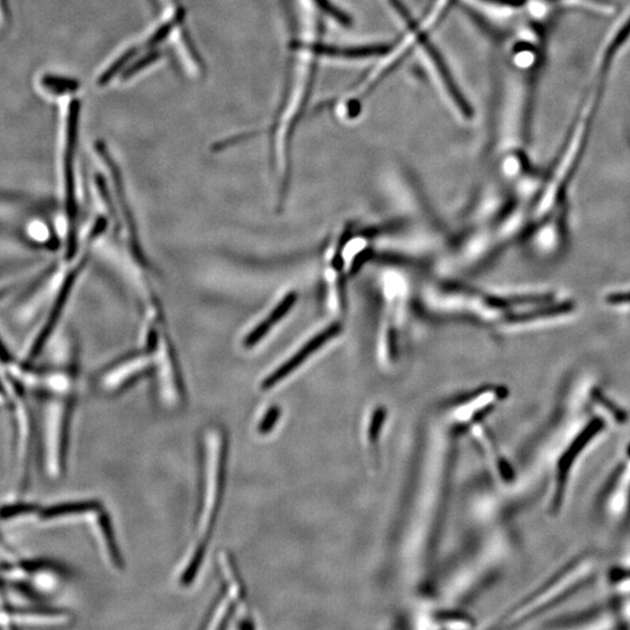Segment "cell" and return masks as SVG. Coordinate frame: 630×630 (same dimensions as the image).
<instances>
[{"label": "cell", "mask_w": 630, "mask_h": 630, "mask_svg": "<svg viewBox=\"0 0 630 630\" xmlns=\"http://www.w3.org/2000/svg\"><path fill=\"white\" fill-rule=\"evenodd\" d=\"M77 351L62 366L35 368L26 365L23 377L32 399L38 403L37 457L49 480L66 475L68 463L70 430L77 391Z\"/></svg>", "instance_id": "1"}, {"label": "cell", "mask_w": 630, "mask_h": 630, "mask_svg": "<svg viewBox=\"0 0 630 630\" xmlns=\"http://www.w3.org/2000/svg\"><path fill=\"white\" fill-rule=\"evenodd\" d=\"M201 454V487L194 526V541L185 566L180 573V585L183 587L193 584L197 579L220 514L228 457V439L225 430L220 426L206 429L203 432Z\"/></svg>", "instance_id": "2"}, {"label": "cell", "mask_w": 630, "mask_h": 630, "mask_svg": "<svg viewBox=\"0 0 630 630\" xmlns=\"http://www.w3.org/2000/svg\"><path fill=\"white\" fill-rule=\"evenodd\" d=\"M417 303L433 318L494 324L499 330L519 312L515 293L486 291L453 280H431L422 285Z\"/></svg>", "instance_id": "3"}, {"label": "cell", "mask_w": 630, "mask_h": 630, "mask_svg": "<svg viewBox=\"0 0 630 630\" xmlns=\"http://www.w3.org/2000/svg\"><path fill=\"white\" fill-rule=\"evenodd\" d=\"M0 387L9 404L12 438L19 495L31 487L34 459L37 457V421L33 399L23 378V363L15 359L0 339Z\"/></svg>", "instance_id": "4"}, {"label": "cell", "mask_w": 630, "mask_h": 630, "mask_svg": "<svg viewBox=\"0 0 630 630\" xmlns=\"http://www.w3.org/2000/svg\"><path fill=\"white\" fill-rule=\"evenodd\" d=\"M378 313L375 347L386 365L396 362L408 332L417 289L408 272L399 266H386L377 277Z\"/></svg>", "instance_id": "5"}, {"label": "cell", "mask_w": 630, "mask_h": 630, "mask_svg": "<svg viewBox=\"0 0 630 630\" xmlns=\"http://www.w3.org/2000/svg\"><path fill=\"white\" fill-rule=\"evenodd\" d=\"M343 331V320L328 318L304 340L296 351L288 356L287 361L278 366L277 369L264 378L262 382V389L269 391L280 385L301 367L306 365L312 358L338 342L342 338Z\"/></svg>", "instance_id": "6"}, {"label": "cell", "mask_w": 630, "mask_h": 630, "mask_svg": "<svg viewBox=\"0 0 630 630\" xmlns=\"http://www.w3.org/2000/svg\"><path fill=\"white\" fill-rule=\"evenodd\" d=\"M597 569V555H587L575 559L530 599L529 605L523 608V616L537 613V610L557 604L589 581Z\"/></svg>", "instance_id": "7"}, {"label": "cell", "mask_w": 630, "mask_h": 630, "mask_svg": "<svg viewBox=\"0 0 630 630\" xmlns=\"http://www.w3.org/2000/svg\"><path fill=\"white\" fill-rule=\"evenodd\" d=\"M85 263H87V257L84 256L76 265H74L73 268L66 273L64 278H62L61 283L58 288L57 295L54 296L53 304L50 305L49 311L47 313L44 324H41L38 332L32 336V339L26 344L25 350H23L21 361L25 363V365H34L35 359H37L42 353V350H45L50 336H52L54 331H56L58 320L61 319L62 313L65 311L70 295H72L73 289L75 288L78 277H80L81 272L84 271Z\"/></svg>", "instance_id": "8"}, {"label": "cell", "mask_w": 630, "mask_h": 630, "mask_svg": "<svg viewBox=\"0 0 630 630\" xmlns=\"http://www.w3.org/2000/svg\"><path fill=\"white\" fill-rule=\"evenodd\" d=\"M348 280L350 277L340 258L338 241L333 233L324 254V301L328 318L343 320L346 315Z\"/></svg>", "instance_id": "9"}, {"label": "cell", "mask_w": 630, "mask_h": 630, "mask_svg": "<svg viewBox=\"0 0 630 630\" xmlns=\"http://www.w3.org/2000/svg\"><path fill=\"white\" fill-rule=\"evenodd\" d=\"M0 229L12 230L32 244H44L49 234L25 199L5 193H0Z\"/></svg>", "instance_id": "10"}, {"label": "cell", "mask_w": 630, "mask_h": 630, "mask_svg": "<svg viewBox=\"0 0 630 630\" xmlns=\"http://www.w3.org/2000/svg\"><path fill=\"white\" fill-rule=\"evenodd\" d=\"M565 207L554 211L542 221L532 226L526 234L532 252L543 257H550L562 250L565 242Z\"/></svg>", "instance_id": "11"}, {"label": "cell", "mask_w": 630, "mask_h": 630, "mask_svg": "<svg viewBox=\"0 0 630 630\" xmlns=\"http://www.w3.org/2000/svg\"><path fill=\"white\" fill-rule=\"evenodd\" d=\"M73 621L72 614L30 606L0 610V629L64 627Z\"/></svg>", "instance_id": "12"}, {"label": "cell", "mask_w": 630, "mask_h": 630, "mask_svg": "<svg viewBox=\"0 0 630 630\" xmlns=\"http://www.w3.org/2000/svg\"><path fill=\"white\" fill-rule=\"evenodd\" d=\"M604 519L610 524H620L630 512V457L613 476L601 502Z\"/></svg>", "instance_id": "13"}, {"label": "cell", "mask_w": 630, "mask_h": 630, "mask_svg": "<svg viewBox=\"0 0 630 630\" xmlns=\"http://www.w3.org/2000/svg\"><path fill=\"white\" fill-rule=\"evenodd\" d=\"M102 504L97 501H73V502H62L40 506L34 503L32 516L30 523L38 526H49L81 518L93 516L102 510Z\"/></svg>", "instance_id": "14"}, {"label": "cell", "mask_w": 630, "mask_h": 630, "mask_svg": "<svg viewBox=\"0 0 630 630\" xmlns=\"http://www.w3.org/2000/svg\"><path fill=\"white\" fill-rule=\"evenodd\" d=\"M299 295L297 291H288L285 293L283 297L278 301L275 307L269 312V315L265 316L256 327L253 328L248 335L245 336L244 344L245 348H253L257 346L258 343L262 342L270 334V332L273 330L278 324L281 323L289 315V312L295 308L297 303H298Z\"/></svg>", "instance_id": "15"}, {"label": "cell", "mask_w": 630, "mask_h": 630, "mask_svg": "<svg viewBox=\"0 0 630 630\" xmlns=\"http://www.w3.org/2000/svg\"><path fill=\"white\" fill-rule=\"evenodd\" d=\"M93 530H95L97 539H99L100 546L108 562L115 569H122L123 558L122 555H120L119 543L116 541L115 532L112 529L111 519L109 518V515L105 514L103 509L95 515Z\"/></svg>", "instance_id": "16"}, {"label": "cell", "mask_w": 630, "mask_h": 630, "mask_svg": "<svg viewBox=\"0 0 630 630\" xmlns=\"http://www.w3.org/2000/svg\"><path fill=\"white\" fill-rule=\"evenodd\" d=\"M237 606L230 599L228 594L222 590L221 596L215 602L213 609L207 617L206 628L209 629H222L226 627V624L232 619L234 614L236 613Z\"/></svg>", "instance_id": "17"}, {"label": "cell", "mask_w": 630, "mask_h": 630, "mask_svg": "<svg viewBox=\"0 0 630 630\" xmlns=\"http://www.w3.org/2000/svg\"><path fill=\"white\" fill-rule=\"evenodd\" d=\"M280 418V410L278 408H271L265 413V417L262 420L260 424V432L268 433L271 431L273 426H275L276 421Z\"/></svg>", "instance_id": "18"}]
</instances>
